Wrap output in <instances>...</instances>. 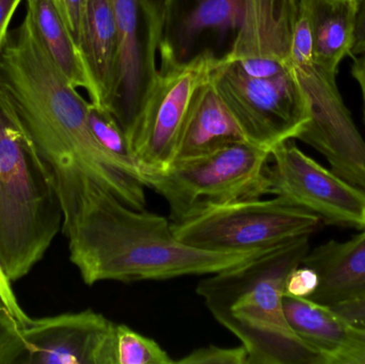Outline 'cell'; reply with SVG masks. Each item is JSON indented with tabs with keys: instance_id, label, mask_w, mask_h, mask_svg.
<instances>
[{
	"instance_id": "cell-1",
	"label": "cell",
	"mask_w": 365,
	"mask_h": 364,
	"mask_svg": "<svg viewBox=\"0 0 365 364\" xmlns=\"http://www.w3.org/2000/svg\"><path fill=\"white\" fill-rule=\"evenodd\" d=\"M61 207L71 262L87 286L212 275L266 251L216 252L187 245L175 236L170 218L133 209L94 182L81 184Z\"/></svg>"
},
{
	"instance_id": "cell-2",
	"label": "cell",
	"mask_w": 365,
	"mask_h": 364,
	"mask_svg": "<svg viewBox=\"0 0 365 364\" xmlns=\"http://www.w3.org/2000/svg\"><path fill=\"white\" fill-rule=\"evenodd\" d=\"M310 235L262 252L248 262L207 275L197 286L212 318L248 352V364H326L285 318V280L310 251Z\"/></svg>"
},
{
	"instance_id": "cell-3",
	"label": "cell",
	"mask_w": 365,
	"mask_h": 364,
	"mask_svg": "<svg viewBox=\"0 0 365 364\" xmlns=\"http://www.w3.org/2000/svg\"><path fill=\"white\" fill-rule=\"evenodd\" d=\"M62 224L61 202L48 171L0 106V269L11 282L44 256Z\"/></svg>"
},
{
	"instance_id": "cell-4",
	"label": "cell",
	"mask_w": 365,
	"mask_h": 364,
	"mask_svg": "<svg viewBox=\"0 0 365 364\" xmlns=\"http://www.w3.org/2000/svg\"><path fill=\"white\" fill-rule=\"evenodd\" d=\"M160 51V68L152 75L126 132L143 177L164 172L175 162L193 98L221 60L212 51H203L181 61L164 41Z\"/></svg>"
},
{
	"instance_id": "cell-5",
	"label": "cell",
	"mask_w": 365,
	"mask_h": 364,
	"mask_svg": "<svg viewBox=\"0 0 365 364\" xmlns=\"http://www.w3.org/2000/svg\"><path fill=\"white\" fill-rule=\"evenodd\" d=\"M269 157L270 151L240 141L207 155L175 160L143 181L167 201L171 222H179L207 207L263 198Z\"/></svg>"
},
{
	"instance_id": "cell-6",
	"label": "cell",
	"mask_w": 365,
	"mask_h": 364,
	"mask_svg": "<svg viewBox=\"0 0 365 364\" xmlns=\"http://www.w3.org/2000/svg\"><path fill=\"white\" fill-rule=\"evenodd\" d=\"M289 57L311 115L298 140L323 155L339 177L365 190V140L341 96L336 75L315 62L310 15L302 1Z\"/></svg>"
},
{
	"instance_id": "cell-7",
	"label": "cell",
	"mask_w": 365,
	"mask_h": 364,
	"mask_svg": "<svg viewBox=\"0 0 365 364\" xmlns=\"http://www.w3.org/2000/svg\"><path fill=\"white\" fill-rule=\"evenodd\" d=\"M319 217L282 199H251L207 207L173 222L178 239L216 252L264 251L312 235Z\"/></svg>"
},
{
	"instance_id": "cell-8",
	"label": "cell",
	"mask_w": 365,
	"mask_h": 364,
	"mask_svg": "<svg viewBox=\"0 0 365 364\" xmlns=\"http://www.w3.org/2000/svg\"><path fill=\"white\" fill-rule=\"evenodd\" d=\"M210 83L247 141L267 151L297 139L310 122V109L295 72L253 78L221 57Z\"/></svg>"
},
{
	"instance_id": "cell-9",
	"label": "cell",
	"mask_w": 365,
	"mask_h": 364,
	"mask_svg": "<svg viewBox=\"0 0 365 364\" xmlns=\"http://www.w3.org/2000/svg\"><path fill=\"white\" fill-rule=\"evenodd\" d=\"M267 194L319 218L326 226L365 229V190L307 155L294 140L270 152Z\"/></svg>"
},
{
	"instance_id": "cell-10",
	"label": "cell",
	"mask_w": 365,
	"mask_h": 364,
	"mask_svg": "<svg viewBox=\"0 0 365 364\" xmlns=\"http://www.w3.org/2000/svg\"><path fill=\"white\" fill-rule=\"evenodd\" d=\"M119 43V92L115 115L128 132L156 71L165 12L154 0H110ZM128 135V134H126Z\"/></svg>"
},
{
	"instance_id": "cell-11",
	"label": "cell",
	"mask_w": 365,
	"mask_h": 364,
	"mask_svg": "<svg viewBox=\"0 0 365 364\" xmlns=\"http://www.w3.org/2000/svg\"><path fill=\"white\" fill-rule=\"evenodd\" d=\"M115 327L91 309L29 318L21 327L23 364H115Z\"/></svg>"
},
{
	"instance_id": "cell-12",
	"label": "cell",
	"mask_w": 365,
	"mask_h": 364,
	"mask_svg": "<svg viewBox=\"0 0 365 364\" xmlns=\"http://www.w3.org/2000/svg\"><path fill=\"white\" fill-rule=\"evenodd\" d=\"M299 0H244L242 23L223 59L253 78H276L295 72L292 36Z\"/></svg>"
},
{
	"instance_id": "cell-13",
	"label": "cell",
	"mask_w": 365,
	"mask_h": 364,
	"mask_svg": "<svg viewBox=\"0 0 365 364\" xmlns=\"http://www.w3.org/2000/svg\"><path fill=\"white\" fill-rule=\"evenodd\" d=\"M81 51L96 89L91 104L115 115L119 92V43L110 0H87Z\"/></svg>"
},
{
	"instance_id": "cell-14",
	"label": "cell",
	"mask_w": 365,
	"mask_h": 364,
	"mask_svg": "<svg viewBox=\"0 0 365 364\" xmlns=\"http://www.w3.org/2000/svg\"><path fill=\"white\" fill-rule=\"evenodd\" d=\"M302 264L319 276L312 301L331 307L365 297V229L347 241L330 239L310 249Z\"/></svg>"
},
{
	"instance_id": "cell-15",
	"label": "cell",
	"mask_w": 365,
	"mask_h": 364,
	"mask_svg": "<svg viewBox=\"0 0 365 364\" xmlns=\"http://www.w3.org/2000/svg\"><path fill=\"white\" fill-rule=\"evenodd\" d=\"M240 141H247L244 132L208 81L193 98L175 160L207 155Z\"/></svg>"
},
{
	"instance_id": "cell-16",
	"label": "cell",
	"mask_w": 365,
	"mask_h": 364,
	"mask_svg": "<svg viewBox=\"0 0 365 364\" xmlns=\"http://www.w3.org/2000/svg\"><path fill=\"white\" fill-rule=\"evenodd\" d=\"M310 15L315 62L331 74L351 56L357 0H302Z\"/></svg>"
},
{
	"instance_id": "cell-17",
	"label": "cell",
	"mask_w": 365,
	"mask_h": 364,
	"mask_svg": "<svg viewBox=\"0 0 365 364\" xmlns=\"http://www.w3.org/2000/svg\"><path fill=\"white\" fill-rule=\"evenodd\" d=\"M26 12L31 17L45 48L64 76L76 89L85 90L89 102H93L96 89L83 53L53 1L26 0Z\"/></svg>"
},
{
	"instance_id": "cell-18",
	"label": "cell",
	"mask_w": 365,
	"mask_h": 364,
	"mask_svg": "<svg viewBox=\"0 0 365 364\" xmlns=\"http://www.w3.org/2000/svg\"><path fill=\"white\" fill-rule=\"evenodd\" d=\"M285 318L294 333L324 355L326 364L344 350L354 333V326L343 320L330 306L310 298H296L284 294Z\"/></svg>"
},
{
	"instance_id": "cell-19",
	"label": "cell",
	"mask_w": 365,
	"mask_h": 364,
	"mask_svg": "<svg viewBox=\"0 0 365 364\" xmlns=\"http://www.w3.org/2000/svg\"><path fill=\"white\" fill-rule=\"evenodd\" d=\"M244 13V0H199L184 17L179 29L180 45L190 46L204 31L238 29Z\"/></svg>"
},
{
	"instance_id": "cell-20",
	"label": "cell",
	"mask_w": 365,
	"mask_h": 364,
	"mask_svg": "<svg viewBox=\"0 0 365 364\" xmlns=\"http://www.w3.org/2000/svg\"><path fill=\"white\" fill-rule=\"evenodd\" d=\"M88 120H89L92 132L101 145L115 160H119L133 175L143 181L140 169L133 151L132 145L128 140L123 126L115 115L110 111L98 108L89 102Z\"/></svg>"
},
{
	"instance_id": "cell-21",
	"label": "cell",
	"mask_w": 365,
	"mask_h": 364,
	"mask_svg": "<svg viewBox=\"0 0 365 364\" xmlns=\"http://www.w3.org/2000/svg\"><path fill=\"white\" fill-rule=\"evenodd\" d=\"M115 364H175L170 355L151 338L123 324H117Z\"/></svg>"
},
{
	"instance_id": "cell-22",
	"label": "cell",
	"mask_w": 365,
	"mask_h": 364,
	"mask_svg": "<svg viewBox=\"0 0 365 364\" xmlns=\"http://www.w3.org/2000/svg\"><path fill=\"white\" fill-rule=\"evenodd\" d=\"M25 355L21 325L0 294V364H23Z\"/></svg>"
},
{
	"instance_id": "cell-23",
	"label": "cell",
	"mask_w": 365,
	"mask_h": 364,
	"mask_svg": "<svg viewBox=\"0 0 365 364\" xmlns=\"http://www.w3.org/2000/svg\"><path fill=\"white\" fill-rule=\"evenodd\" d=\"M177 364H248V352L244 346L221 348L208 345L197 348L175 360Z\"/></svg>"
},
{
	"instance_id": "cell-24",
	"label": "cell",
	"mask_w": 365,
	"mask_h": 364,
	"mask_svg": "<svg viewBox=\"0 0 365 364\" xmlns=\"http://www.w3.org/2000/svg\"><path fill=\"white\" fill-rule=\"evenodd\" d=\"M319 286V276L315 269L302 264L295 267L285 280V295L296 298H310Z\"/></svg>"
},
{
	"instance_id": "cell-25",
	"label": "cell",
	"mask_w": 365,
	"mask_h": 364,
	"mask_svg": "<svg viewBox=\"0 0 365 364\" xmlns=\"http://www.w3.org/2000/svg\"><path fill=\"white\" fill-rule=\"evenodd\" d=\"M62 21L81 48L87 0H51Z\"/></svg>"
},
{
	"instance_id": "cell-26",
	"label": "cell",
	"mask_w": 365,
	"mask_h": 364,
	"mask_svg": "<svg viewBox=\"0 0 365 364\" xmlns=\"http://www.w3.org/2000/svg\"><path fill=\"white\" fill-rule=\"evenodd\" d=\"M329 364H365V331L354 327L349 345L330 358Z\"/></svg>"
},
{
	"instance_id": "cell-27",
	"label": "cell",
	"mask_w": 365,
	"mask_h": 364,
	"mask_svg": "<svg viewBox=\"0 0 365 364\" xmlns=\"http://www.w3.org/2000/svg\"><path fill=\"white\" fill-rule=\"evenodd\" d=\"M331 308L351 326L365 331V297L331 306Z\"/></svg>"
},
{
	"instance_id": "cell-28",
	"label": "cell",
	"mask_w": 365,
	"mask_h": 364,
	"mask_svg": "<svg viewBox=\"0 0 365 364\" xmlns=\"http://www.w3.org/2000/svg\"><path fill=\"white\" fill-rule=\"evenodd\" d=\"M0 294H1L2 298L6 301L13 316L16 318L17 322L19 323L21 327L23 326L30 318L23 311L21 306H19L16 296H15L14 292H13L12 286H11V281L4 275L1 269H0Z\"/></svg>"
},
{
	"instance_id": "cell-29",
	"label": "cell",
	"mask_w": 365,
	"mask_h": 364,
	"mask_svg": "<svg viewBox=\"0 0 365 364\" xmlns=\"http://www.w3.org/2000/svg\"><path fill=\"white\" fill-rule=\"evenodd\" d=\"M365 53V0H357L355 34L351 56L354 58Z\"/></svg>"
},
{
	"instance_id": "cell-30",
	"label": "cell",
	"mask_w": 365,
	"mask_h": 364,
	"mask_svg": "<svg viewBox=\"0 0 365 364\" xmlns=\"http://www.w3.org/2000/svg\"><path fill=\"white\" fill-rule=\"evenodd\" d=\"M23 0H0V51L10 31L11 21Z\"/></svg>"
},
{
	"instance_id": "cell-31",
	"label": "cell",
	"mask_w": 365,
	"mask_h": 364,
	"mask_svg": "<svg viewBox=\"0 0 365 364\" xmlns=\"http://www.w3.org/2000/svg\"><path fill=\"white\" fill-rule=\"evenodd\" d=\"M351 74L354 78L359 83L360 90H361L362 100H364V115L365 123V53L355 57V62L351 68Z\"/></svg>"
}]
</instances>
